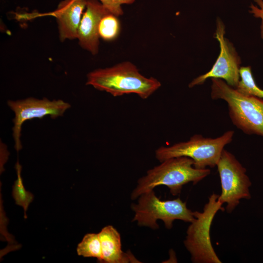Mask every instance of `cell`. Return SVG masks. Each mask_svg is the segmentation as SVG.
Listing matches in <instances>:
<instances>
[{
	"label": "cell",
	"instance_id": "6da1fadb",
	"mask_svg": "<svg viewBox=\"0 0 263 263\" xmlns=\"http://www.w3.org/2000/svg\"><path fill=\"white\" fill-rule=\"evenodd\" d=\"M86 84L115 97L135 94L143 99H147L161 85L157 79L141 74L136 66L130 61L95 69L87 74Z\"/></svg>",
	"mask_w": 263,
	"mask_h": 263
},
{
	"label": "cell",
	"instance_id": "7a4b0ae2",
	"mask_svg": "<svg viewBox=\"0 0 263 263\" xmlns=\"http://www.w3.org/2000/svg\"><path fill=\"white\" fill-rule=\"evenodd\" d=\"M193 164V160L186 156L170 158L161 162L138 180L131 193V199L136 200L142 194L162 185L167 187L170 193L175 196L180 193L185 185L189 182L196 184L210 174V169H196Z\"/></svg>",
	"mask_w": 263,
	"mask_h": 263
},
{
	"label": "cell",
	"instance_id": "3957f363",
	"mask_svg": "<svg viewBox=\"0 0 263 263\" xmlns=\"http://www.w3.org/2000/svg\"><path fill=\"white\" fill-rule=\"evenodd\" d=\"M211 81V97L227 103L233 124L245 134L263 137V99L243 94L222 79Z\"/></svg>",
	"mask_w": 263,
	"mask_h": 263
},
{
	"label": "cell",
	"instance_id": "277c9868",
	"mask_svg": "<svg viewBox=\"0 0 263 263\" xmlns=\"http://www.w3.org/2000/svg\"><path fill=\"white\" fill-rule=\"evenodd\" d=\"M234 134L232 130L215 138L194 134L187 141L159 147L155 150V157L161 162L170 158L186 156L193 160L196 169L213 168L217 166L224 147L232 141Z\"/></svg>",
	"mask_w": 263,
	"mask_h": 263
},
{
	"label": "cell",
	"instance_id": "5b68a950",
	"mask_svg": "<svg viewBox=\"0 0 263 263\" xmlns=\"http://www.w3.org/2000/svg\"><path fill=\"white\" fill-rule=\"evenodd\" d=\"M137 199V203L131 205L134 213L132 222H136L140 226L156 230L159 228L157 221L160 220L166 228L170 229L174 220L191 223L195 219L193 211L180 198L162 201L151 190L142 194Z\"/></svg>",
	"mask_w": 263,
	"mask_h": 263
},
{
	"label": "cell",
	"instance_id": "8992f818",
	"mask_svg": "<svg viewBox=\"0 0 263 263\" xmlns=\"http://www.w3.org/2000/svg\"><path fill=\"white\" fill-rule=\"evenodd\" d=\"M219 195L213 193L202 212L193 211L195 219L190 223L184 241L185 246L194 263H221L212 247L210 229L216 213L224 210L219 200Z\"/></svg>",
	"mask_w": 263,
	"mask_h": 263
},
{
	"label": "cell",
	"instance_id": "52a82bcc",
	"mask_svg": "<svg viewBox=\"0 0 263 263\" xmlns=\"http://www.w3.org/2000/svg\"><path fill=\"white\" fill-rule=\"evenodd\" d=\"M220 178L221 193L218 200L226 204L225 210L231 213L241 199L251 198L249 188L251 182L246 174V169L235 156L225 149L217 164Z\"/></svg>",
	"mask_w": 263,
	"mask_h": 263
},
{
	"label": "cell",
	"instance_id": "ba28073f",
	"mask_svg": "<svg viewBox=\"0 0 263 263\" xmlns=\"http://www.w3.org/2000/svg\"><path fill=\"white\" fill-rule=\"evenodd\" d=\"M225 26L218 19L214 38L219 43V55L211 69L193 79L188 84L189 88L202 85L209 78L222 79L235 88L237 86L240 78L241 58L233 44L225 37Z\"/></svg>",
	"mask_w": 263,
	"mask_h": 263
},
{
	"label": "cell",
	"instance_id": "9c48e42d",
	"mask_svg": "<svg viewBox=\"0 0 263 263\" xmlns=\"http://www.w3.org/2000/svg\"><path fill=\"white\" fill-rule=\"evenodd\" d=\"M7 104L15 113L13 136L17 151L22 148L20 135L24 122L48 115L52 118H56L62 116L71 107L69 103L62 100H50L45 97L42 99L29 97L22 100H9Z\"/></svg>",
	"mask_w": 263,
	"mask_h": 263
},
{
	"label": "cell",
	"instance_id": "30bf717a",
	"mask_svg": "<svg viewBox=\"0 0 263 263\" xmlns=\"http://www.w3.org/2000/svg\"><path fill=\"white\" fill-rule=\"evenodd\" d=\"M83 13L78 30L79 45L82 48L95 55L98 52V27L101 19L110 13L97 0H86Z\"/></svg>",
	"mask_w": 263,
	"mask_h": 263
},
{
	"label": "cell",
	"instance_id": "8fae6325",
	"mask_svg": "<svg viewBox=\"0 0 263 263\" xmlns=\"http://www.w3.org/2000/svg\"><path fill=\"white\" fill-rule=\"evenodd\" d=\"M86 5V0H63L55 11L48 14L56 19L60 41L77 38L79 26Z\"/></svg>",
	"mask_w": 263,
	"mask_h": 263
},
{
	"label": "cell",
	"instance_id": "7c38bea8",
	"mask_svg": "<svg viewBox=\"0 0 263 263\" xmlns=\"http://www.w3.org/2000/svg\"><path fill=\"white\" fill-rule=\"evenodd\" d=\"M102 249V262L106 263H139L131 252L121 248V237L112 225L104 227L98 233Z\"/></svg>",
	"mask_w": 263,
	"mask_h": 263
},
{
	"label": "cell",
	"instance_id": "4fadbf2b",
	"mask_svg": "<svg viewBox=\"0 0 263 263\" xmlns=\"http://www.w3.org/2000/svg\"><path fill=\"white\" fill-rule=\"evenodd\" d=\"M77 253L84 257L95 258L101 263L102 249L98 233H88L78 244Z\"/></svg>",
	"mask_w": 263,
	"mask_h": 263
},
{
	"label": "cell",
	"instance_id": "5bb4252c",
	"mask_svg": "<svg viewBox=\"0 0 263 263\" xmlns=\"http://www.w3.org/2000/svg\"><path fill=\"white\" fill-rule=\"evenodd\" d=\"M240 80L236 88L239 92L263 99V90L255 82L250 66L241 67Z\"/></svg>",
	"mask_w": 263,
	"mask_h": 263
},
{
	"label": "cell",
	"instance_id": "9a60e30c",
	"mask_svg": "<svg viewBox=\"0 0 263 263\" xmlns=\"http://www.w3.org/2000/svg\"><path fill=\"white\" fill-rule=\"evenodd\" d=\"M17 172V179L15 181L13 188L12 195L16 204L22 207L24 211V218H26V212L34 199V195L31 192L26 190L21 176V166L19 161L16 164Z\"/></svg>",
	"mask_w": 263,
	"mask_h": 263
},
{
	"label": "cell",
	"instance_id": "2e32d148",
	"mask_svg": "<svg viewBox=\"0 0 263 263\" xmlns=\"http://www.w3.org/2000/svg\"><path fill=\"white\" fill-rule=\"evenodd\" d=\"M120 25L117 17L109 13L101 19L98 27L99 37L107 41H113L118 36Z\"/></svg>",
	"mask_w": 263,
	"mask_h": 263
},
{
	"label": "cell",
	"instance_id": "e0dca14e",
	"mask_svg": "<svg viewBox=\"0 0 263 263\" xmlns=\"http://www.w3.org/2000/svg\"><path fill=\"white\" fill-rule=\"evenodd\" d=\"M103 6L111 13L116 17L123 14L121 5L132 4L135 0H99Z\"/></svg>",
	"mask_w": 263,
	"mask_h": 263
},
{
	"label": "cell",
	"instance_id": "ac0fdd59",
	"mask_svg": "<svg viewBox=\"0 0 263 263\" xmlns=\"http://www.w3.org/2000/svg\"><path fill=\"white\" fill-rule=\"evenodd\" d=\"M257 5L251 4L250 6L249 12L253 16L261 20L260 26V33L261 38L263 40V0H254Z\"/></svg>",
	"mask_w": 263,
	"mask_h": 263
}]
</instances>
